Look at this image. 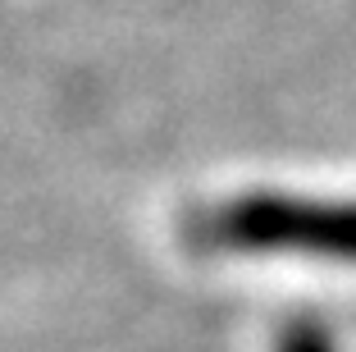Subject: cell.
<instances>
[{"label": "cell", "instance_id": "obj_1", "mask_svg": "<svg viewBox=\"0 0 356 352\" xmlns=\"http://www.w3.org/2000/svg\"><path fill=\"white\" fill-rule=\"evenodd\" d=\"M192 238L220 252H297L356 266V201L247 192L192 215Z\"/></svg>", "mask_w": 356, "mask_h": 352}, {"label": "cell", "instance_id": "obj_2", "mask_svg": "<svg viewBox=\"0 0 356 352\" xmlns=\"http://www.w3.org/2000/svg\"><path fill=\"white\" fill-rule=\"evenodd\" d=\"M279 352H338V348L315 321H302V325H288V330H283Z\"/></svg>", "mask_w": 356, "mask_h": 352}]
</instances>
